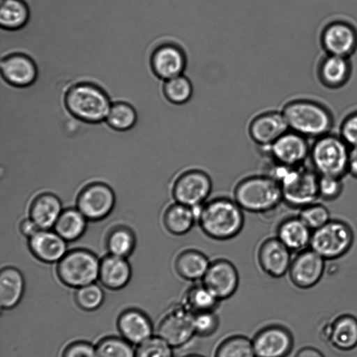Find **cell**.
<instances>
[{"label": "cell", "instance_id": "obj_1", "mask_svg": "<svg viewBox=\"0 0 357 357\" xmlns=\"http://www.w3.org/2000/svg\"><path fill=\"white\" fill-rule=\"evenodd\" d=\"M243 210L234 199L216 197L197 211V224L208 238L225 241L237 236L245 224Z\"/></svg>", "mask_w": 357, "mask_h": 357}, {"label": "cell", "instance_id": "obj_2", "mask_svg": "<svg viewBox=\"0 0 357 357\" xmlns=\"http://www.w3.org/2000/svg\"><path fill=\"white\" fill-rule=\"evenodd\" d=\"M112 102L103 87L87 80L72 84L63 95V107L67 114L86 124L105 122Z\"/></svg>", "mask_w": 357, "mask_h": 357}, {"label": "cell", "instance_id": "obj_3", "mask_svg": "<svg viewBox=\"0 0 357 357\" xmlns=\"http://www.w3.org/2000/svg\"><path fill=\"white\" fill-rule=\"evenodd\" d=\"M289 129L307 139H316L331 132L334 117L324 104L312 99L296 98L281 110Z\"/></svg>", "mask_w": 357, "mask_h": 357}, {"label": "cell", "instance_id": "obj_4", "mask_svg": "<svg viewBox=\"0 0 357 357\" xmlns=\"http://www.w3.org/2000/svg\"><path fill=\"white\" fill-rule=\"evenodd\" d=\"M233 195L244 211L257 214L268 213L283 202L280 182L266 173L241 179L236 184Z\"/></svg>", "mask_w": 357, "mask_h": 357}, {"label": "cell", "instance_id": "obj_5", "mask_svg": "<svg viewBox=\"0 0 357 357\" xmlns=\"http://www.w3.org/2000/svg\"><path fill=\"white\" fill-rule=\"evenodd\" d=\"M273 164L266 174L280 182L286 204L300 209L318 201L319 175L312 167L303 165L289 167Z\"/></svg>", "mask_w": 357, "mask_h": 357}, {"label": "cell", "instance_id": "obj_6", "mask_svg": "<svg viewBox=\"0 0 357 357\" xmlns=\"http://www.w3.org/2000/svg\"><path fill=\"white\" fill-rule=\"evenodd\" d=\"M349 149L339 134L329 132L320 136L310 146L308 159L311 167L319 176L343 178L347 174Z\"/></svg>", "mask_w": 357, "mask_h": 357}, {"label": "cell", "instance_id": "obj_7", "mask_svg": "<svg viewBox=\"0 0 357 357\" xmlns=\"http://www.w3.org/2000/svg\"><path fill=\"white\" fill-rule=\"evenodd\" d=\"M354 242V232L349 224L339 219H331L322 227L312 231L310 248L327 260L347 254Z\"/></svg>", "mask_w": 357, "mask_h": 357}, {"label": "cell", "instance_id": "obj_8", "mask_svg": "<svg viewBox=\"0 0 357 357\" xmlns=\"http://www.w3.org/2000/svg\"><path fill=\"white\" fill-rule=\"evenodd\" d=\"M100 262L89 250H71L59 261L57 275L66 285L79 288L94 283L99 277Z\"/></svg>", "mask_w": 357, "mask_h": 357}, {"label": "cell", "instance_id": "obj_9", "mask_svg": "<svg viewBox=\"0 0 357 357\" xmlns=\"http://www.w3.org/2000/svg\"><path fill=\"white\" fill-rule=\"evenodd\" d=\"M212 189L213 182L207 172L190 168L183 171L174 178L171 195L174 202L199 208L208 199Z\"/></svg>", "mask_w": 357, "mask_h": 357}, {"label": "cell", "instance_id": "obj_10", "mask_svg": "<svg viewBox=\"0 0 357 357\" xmlns=\"http://www.w3.org/2000/svg\"><path fill=\"white\" fill-rule=\"evenodd\" d=\"M149 62L152 73L159 79L165 81L184 74L188 56L180 44L167 40L160 43L152 50Z\"/></svg>", "mask_w": 357, "mask_h": 357}, {"label": "cell", "instance_id": "obj_11", "mask_svg": "<svg viewBox=\"0 0 357 357\" xmlns=\"http://www.w3.org/2000/svg\"><path fill=\"white\" fill-rule=\"evenodd\" d=\"M310 146L309 139L289 129L266 150L273 163L297 167L309 158Z\"/></svg>", "mask_w": 357, "mask_h": 357}, {"label": "cell", "instance_id": "obj_12", "mask_svg": "<svg viewBox=\"0 0 357 357\" xmlns=\"http://www.w3.org/2000/svg\"><path fill=\"white\" fill-rule=\"evenodd\" d=\"M157 335L173 348L186 344L195 335L194 314L183 305L174 306L159 323Z\"/></svg>", "mask_w": 357, "mask_h": 357}, {"label": "cell", "instance_id": "obj_13", "mask_svg": "<svg viewBox=\"0 0 357 357\" xmlns=\"http://www.w3.org/2000/svg\"><path fill=\"white\" fill-rule=\"evenodd\" d=\"M1 79L19 89L33 85L38 76V68L32 56L23 52H12L1 58Z\"/></svg>", "mask_w": 357, "mask_h": 357}, {"label": "cell", "instance_id": "obj_14", "mask_svg": "<svg viewBox=\"0 0 357 357\" xmlns=\"http://www.w3.org/2000/svg\"><path fill=\"white\" fill-rule=\"evenodd\" d=\"M319 40L325 54L351 57L357 50V29L348 21L335 20L324 26Z\"/></svg>", "mask_w": 357, "mask_h": 357}, {"label": "cell", "instance_id": "obj_15", "mask_svg": "<svg viewBox=\"0 0 357 357\" xmlns=\"http://www.w3.org/2000/svg\"><path fill=\"white\" fill-rule=\"evenodd\" d=\"M202 282L220 301L230 298L236 291L239 275L231 261L218 258L211 261Z\"/></svg>", "mask_w": 357, "mask_h": 357}, {"label": "cell", "instance_id": "obj_16", "mask_svg": "<svg viewBox=\"0 0 357 357\" xmlns=\"http://www.w3.org/2000/svg\"><path fill=\"white\" fill-rule=\"evenodd\" d=\"M326 261L310 248L296 252L288 271L290 280L301 289L314 286L323 276Z\"/></svg>", "mask_w": 357, "mask_h": 357}, {"label": "cell", "instance_id": "obj_17", "mask_svg": "<svg viewBox=\"0 0 357 357\" xmlns=\"http://www.w3.org/2000/svg\"><path fill=\"white\" fill-rule=\"evenodd\" d=\"M115 197L107 185L95 183L84 188L77 197V209L91 220H98L112 210Z\"/></svg>", "mask_w": 357, "mask_h": 357}, {"label": "cell", "instance_id": "obj_18", "mask_svg": "<svg viewBox=\"0 0 357 357\" xmlns=\"http://www.w3.org/2000/svg\"><path fill=\"white\" fill-rule=\"evenodd\" d=\"M252 342L256 357H287L294 344L291 333L280 325L261 328Z\"/></svg>", "mask_w": 357, "mask_h": 357}, {"label": "cell", "instance_id": "obj_19", "mask_svg": "<svg viewBox=\"0 0 357 357\" xmlns=\"http://www.w3.org/2000/svg\"><path fill=\"white\" fill-rule=\"evenodd\" d=\"M276 236L264 239L257 250V261L261 269L268 275L280 278L289 269L293 256Z\"/></svg>", "mask_w": 357, "mask_h": 357}, {"label": "cell", "instance_id": "obj_20", "mask_svg": "<svg viewBox=\"0 0 357 357\" xmlns=\"http://www.w3.org/2000/svg\"><path fill=\"white\" fill-rule=\"evenodd\" d=\"M288 130L282 112L270 110L254 116L248 125V132L255 144L267 149Z\"/></svg>", "mask_w": 357, "mask_h": 357}, {"label": "cell", "instance_id": "obj_21", "mask_svg": "<svg viewBox=\"0 0 357 357\" xmlns=\"http://www.w3.org/2000/svg\"><path fill=\"white\" fill-rule=\"evenodd\" d=\"M352 73L350 57L325 54L319 61L317 75L319 82L326 88L337 89L344 86Z\"/></svg>", "mask_w": 357, "mask_h": 357}, {"label": "cell", "instance_id": "obj_22", "mask_svg": "<svg viewBox=\"0 0 357 357\" xmlns=\"http://www.w3.org/2000/svg\"><path fill=\"white\" fill-rule=\"evenodd\" d=\"M117 327L122 337L132 344L139 345L153 336V325L143 312L130 309L119 317Z\"/></svg>", "mask_w": 357, "mask_h": 357}, {"label": "cell", "instance_id": "obj_23", "mask_svg": "<svg viewBox=\"0 0 357 357\" xmlns=\"http://www.w3.org/2000/svg\"><path fill=\"white\" fill-rule=\"evenodd\" d=\"M66 241L56 231L40 229L29 238V247L39 260L53 263L60 261L67 253Z\"/></svg>", "mask_w": 357, "mask_h": 357}, {"label": "cell", "instance_id": "obj_24", "mask_svg": "<svg viewBox=\"0 0 357 357\" xmlns=\"http://www.w3.org/2000/svg\"><path fill=\"white\" fill-rule=\"evenodd\" d=\"M312 231L298 215L289 216L280 222L275 236L292 252L310 248Z\"/></svg>", "mask_w": 357, "mask_h": 357}, {"label": "cell", "instance_id": "obj_25", "mask_svg": "<svg viewBox=\"0 0 357 357\" xmlns=\"http://www.w3.org/2000/svg\"><path fill=\"white\" fill-rule=\"evenodd\" d=\"M211 261L202 251L188 248L181 250L174 262L175 271L183 280L197 282L202 280Z\"/></svg>", "mask_w": 357, "mask_h": 357}, {"label": "cell", "instance_id": "obj_26", "mask_svg": "<svg viewBox=\"0 0 357 357\" xmlns=\"http://www.w3.org/2000/svg\"><path fill=\"white\" fill-rule=\"evenodd\" d=\"M198 208L173 202L165 208L162 224L166 231L176 236L185 235L197 222Z\"/></svg>", "mask_w": 357, "mask_h": 357}, {"label": "cell", "instance_id": "obj_27", "mask_svg": "<svg viewBox=\"0 0 357 357\" xmlns=\"http://www.w3.org/2000/svg\"><path fill=\"white\" fill-rule=\"evenodd\" d=\"M130 277L131 268L126 257L110 254L100 261L98 278L107 289L118 290L123 288Z\"/></svg>", "mask_w": 357, "mask_h": 357}, {"label": "cell", "instance_id": "obj_28", "mask_svg": "<svg viewBox=\"0 0 357 357\" xmlns=\"http://www.w3.org/2000/svg\"><path fill=\"white\" fill-rule=\"evenodd\" d=\"M59 199L51 193H44L33 201L30 207V218L40 229L54 227L62 212Z\"/></svg>", "mask_w": 357, "mask_h": 357}, {"label": "cell", "instance_id": "obj_29", "mask_svg": "<svg viewBox=\"0 0 357 357\" xmlns=\"http://www.w3.org/2000/svg\"><path fill=\"white\" fill-rule=\"evenodd\" d=\"M24 291V280L21 272L6 267L0 273V305L2 309L15 307L21 301Z\"/></svg>", "mask_w": 357, "mask_h": 357}, {"label": "cell", "instance_id": "obj_30", "mask_svg": "<svg viewBox=\"0 0 357 357\" xmlns=\"http://www.w3.org/2000/svg\"><path fill=\"white\" fill-rule=\"evenodd\" d=\"M328 339L337 349L348 351L357 346V319L350 314L338 317L330 326Z\"/></svg>", "mask_w": 357, "mask_h": 357}, {"label": "cell", "instance_id": "obj_31", "mask_svg": "<svg viewBox=\"0 0 357 357\" xmlns=\"http://www.w3.org/2000/svg\"><path fill=\"white\" fill-rule=\"evenodd\" d=\"M30 12L23 0H1L0 25L6 31H17L28 24Z\"/></svg>", "mask_w": 357, "mask_h": 357}, {"label": "cell", "instance_id": "obj_32", "mask_svg": "<svg viewBox=\"0 0 357 357\" xmlns=\"http://www.w3.org/2000/svg\"><path fill=\"white\" fill-rule=\"evenodd\" d=\"M138 121V112L135 107L125 100L112 101L105 123L115 131H128L136 125Z\"/></svg>", "mask_w": 357, "mask_h": 357}, {"label": "cell", "instance_id": "obj_33", "mask_svg": "<svg viewBox=\"0 0 357 357\" xmlns=\"http://www.w3.org/2000/svg\"><path fill=\"white\" fill-rule=\"evenodd\" d=\"M86 220L78 209L68 208L61 212L54 226V230L64 240L74 241L84 232Z\"/></svg>", "mask_w": 357, "mask_h": 357}, {"label": "cell", "instance_id": "obj_34", "mask_svg": "<svg viewBox=\"0 0 357 357\" xmlns=\"http://www.w3.org/2000/svg\"><path fill=\"white\" fill-rule=\"evenodd\" d=\"M219 300L204 285L193 284L183 296V305L193 314L215 311Z\"/></svg>", "mask_w": 357, "mask_h": 357}, {"label": "cell", "instance_id": "obj_35", "mask_svg": "<svg viewBox=\"0 0 357 357\" xmlns=\"http://www.w3.org/2000/svg\"><path fill=\"white\" fill-rule=\"evenodd\" d=\"M193 85L184 74L163 81L162 92L167 102L174 105L188 103L193 96Z\"/></svg>", "mask_w": 357, "mask_h": 357}, {"label": "cell", "instance_id": "obj_36", "mask_svg": "<svg viewBox=\"0 0 357 357\" xmlns=\"http://www.w3.org/2000/svg\"><path fill=\"white\" fill-rule=\"evenodd\" d=\"M214 357H256L252 340L235 335L225 339L218 345Z\"/></svg>", "mask_w": 357, "mask_h": 357}, {"label": "cell", "instance_id": "obj_37", "mask_svg": "<svg viewBox=\"0 0 357 357\" xmlns=\"http://www.w3.org/2000/svg\"><path fill=\"white\" fill-rule=\"evenodd\" d=\"M135 243L133 233L125 227L113 229L107 240V247L110 254L122 257H126L132 252Z\"/></svg>", "mask_w": 357, "mask_h": 357}, {"label": "cell", "instance_id": "obj_38", "mask_svg": "<svg viewBox=\"0 0 357 357\" xmlns=\"http://www.w3.org/2000/svg\"><path fill=\"white\" fill-rule=\"evenodd\" d=\"M97 357H135L132 344L125 339L107 337L101 340L96 347Z\"/></svg>", "mask_w": 357, "mask_h": 357}, {"label": "cell", "instance_id": "obj_39", "mask_svg": "<svg viewBox=\"0 0 357 357\" xmlns=\"http://www.w3.org/2000/svg\"><path fill=\"white\" fill-rule=\"evenodd\" d=\"M298 215L312 231L322 227L331 219L328 208L318 201L300 208Z\"/></svg>", "mask_w": 357, "mask_h": 357}, {"label": "cell", "instance_id": "obj_40", "mask_svg": "<svg viewBox=\"0 0 357 357\" xmlns=\"http://www.w3.org/2000/svg\"><path fill=\"white\" fill-rule=\"evenodd\" d=\"M104 297L103 290L95 283L77 288L75 296L77 305L85 311L97 310L103 303Z\"/></svg>", "mask_w": 357, "mask_h": 357}, {"label": "cell", "instance_id": "obj_41", "mask_svg": "<svg viewBox=\"0 0 357 357\" xmlns=\"http://www.w3.org/2000/svg\"><path fill=\"white\" fill-rule=\"evenodd\" d=\"M173 347L158 335L138 345L135 357H174Z\"/></svg>", "mask_w": 357, "mask_h": 357}, {"label": "cell", "instance_id": "obj_42", "mask_svg": "<svg viewBox=\"0 0 357 357\" xmlns=\"http://www.w3.org/2000/svg\"><path fill=\"white\" fill-rule=\"evenodd\" d=\"M318 189L319 199L325 201L335 200L342 194V178L328 175L319 176Z\"/></svg>", "mask_w": 357, "mask_h": 357}, {"label": "cell", "instance_id": "obj_43", "mask_svg": "<svg viewBox=\"0 0 357 357\" xmlns=\"http://www.w3.org/2000/svg\"><path fill=\"white\" fill-rule=\"evenodd\" d=\"M219 326V319L215 311L194 314L195 335L208 337L213 335Z\"/></svg>", "mask_w": 357, "mask_h": 357}, {"label": "cell", "instance_id": "obj_44", "mask_svg": "<svg viewBox=\"0 0 357 357\" xmlns=\"http://www.w3.org/2000/svg\"><path fill=\"white\" fill-rule=\"evenodd\" d=\"M340 136L350 146H357V109L347 114L340 126Z\"/></svg>", "mask_w": 357, "mask_h": 357}, {"label": "cell", "instance_id": "obj_45", "mask_svg": "<svg viewBox=\"0 0 357 357\" xmlns=\"http://www.w3.org/2000/svg\"><path fill=\"white\" fill-rule=\"evenodd\" d=\"M63 357H97V353L96 347L90 343L77 341L66 348Z\"/></svg>", "mask_w": 357, "mask_h": 357}, {"label": "cell", "instance_id": "obj_46", "mask_svg": "<svg viewBox=\"0 0 357 357\" xmlns=\"http://www.w3.org/2000/svg\"><path fill=\"white\" fill-rule=\"evenodd\" d=\"M347 174L357 178V146L350 147L347 162Z\"/></svg>", "mask_w": 357, "mask_h": 357}, {"label": "cell", "instance_id": "obj_47", "mask_svg": "<svg viewBox=\"0 0 357 357\" xmlns=\"http://www.w3.org/2000/svg\"><path fill=\"white\" fill-rule=\"evenodd\" d=\"M20 229L22 234L29 238L40 230L31 218L24 220L20 223Z\"/></svg>", "mask_w": 357, "mask_h": 357}, {"label": "cell", "instance_id": "obj_48", "mask_svg": "<svg viewBox=\"0 0 357 357\" xmlns=\"http://www.w3.org/2000/svg\"><path fill=\"white\" fill-rule=\"evenodd\" d=\"M294 357H324V356L319 350L306 347L301 349Z\"/></svg>", "mask_w": 357, "mask_h": 357}, {"label": "cell", "instance_id": "obj_49", "mask_svg": "<svg viewBox=\"0 0 357 357\" xmlns=\"http://www.w3.org/2000/svg\"><path fill=\"white\" fill-rule=\"evenodd\" d=\"M184 357H204V356H202L201 355H197V354H190V355H187Z\"/></svg>", "mask_w": 357, "mask_h": 357}]
</instances>
